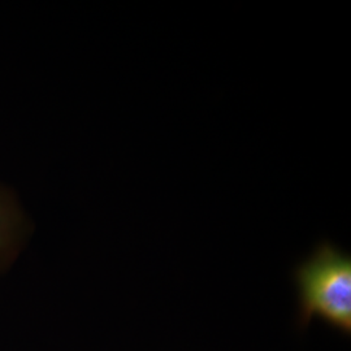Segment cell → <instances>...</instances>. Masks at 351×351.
I'll return each mask as SVG.
<instances>
[{
  "label": "cell",
  "mask_w": 351,
  "mask_h": 351,
  "mask_svg": "<svg viewBox=\"0 0 351 351\" xmlns=\"http://www.w3.org/2000/svg\"><path fill=\"white\" fill-rule=\"evenodd\" d=\"M298 289V324L317 317L341 333L351 335V256L330 242H322L294 269Z\"/></svg>",
  "instance_id": "obj_1"
},
{
  "label": "cell",
  "mask_w": 351,
  "mask_h": 351,
  "mask_svg": "<svg viewBox=\"0 0 351 351\" xmlns=\"http://www.w3.org/2000/svg\"><path fill=\"white\" fill-rule=\"evenodd\" d=\"M32 236V221L12 189L0 182V275L12 268Z\"/></svg>",
  "instance_id": "obj_2"
}]
</instances>
